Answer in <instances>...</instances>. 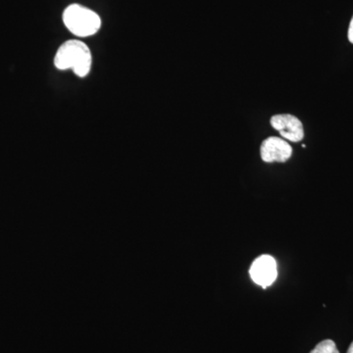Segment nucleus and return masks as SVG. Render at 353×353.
<instances>
[{"mask_svg":"<svg viewBox=\"0 0 353 353\" xmlns=\"http://www.w3.org/2000/svg\"><path fill=\"white\" fill-rule=\"evenodd\" d=\"M92 57L90 48L79 39L65 41L58 48L54 65L59 70H72L77 76L85 78L92 69Z\"/></svg>","mask_w":353,"mask_h":353,"instance_id":"f257e3e1","label":"nucleus"},{"mask_svg":"<svg viewBox=\"0 0 353 353\" xmlns=\"http://www.w3.org/2000/svg\"><path fill=\"white\" fill-rule=\"evenodd\" d=\"M63 22L67 29L79 38L94 36L101 27V17L80 4H71L65 9Z\"/></svg>","mask_w":353,"mask_h":353,"instance_id":"f03ea898","label":"nucleus"},{"mask_svg":"<svg viewBox=\"0 0 353 353\" xmlns=\"http://www.w3.org/2000/svg\"><path fill=\"white\" fill-rule=\"evenodd\" d=\"M250 277L255 284L263 289L273 284L277 279V263L270 255H261L250 266Z\"/></svg>","mask_w":353,"mask_h":353,"instance_id":"7ed1b4c3","label":"nucleus"},{"mask_svg":"<svg viewBox=\"0 0 353 353\" xmlns=\"http://www.w3.org/2000/svg\"><path fill=\"white\" fill-rule=\"evenodd\" d=\"M271 125L280 132L283 138L292 143L303 141L304 130L303 123L290 114H279L271 118Z\"/></svg>","mask_w":353,"mask_h":353,"instance_id":"20e7f679","label":"nucleus"},{"mask_svg":"<svg viewBox=\"0 0 353 353\" xmlns=\"http://www.w3.org/2000/svg\"><path fill=\"white\" fill-rule=\"evenodd\" d=\"M262 160L267 163L281 162L284 163L292 157V148L289 143L277 137L265 139L260 148Z\"/></svg>","mask_w":353,"mask_h":353,"instance_id":"39448f33","label":"nucleus"},{"mask_svg":"<svg viewBox=\"0 0 353 353\" xmlns=\"http://www.w3.org/2000/svg\"><path fill=\"white\" fill-rule=\"evenodd\" d=\"M310 353H340L336 348V343L332 340H325L316 345L314 350Z\"/></svg>","mask_w":353,"mask_h":353,"instance_id":"423d86ee","label":"nucleus"},{"mask_svg":"<svg viewBox=\"0 0 353 353\" xmlns=\"http://www.w3.org/2000/svg\"><path fill=\"white\" fill-rule=\"evenodd\" d=\"M348 39L350 43H353V17L350 21V29H348Z\"/></svg>","mask_w":353,"mask_h":353,"instance_id":"0eeeda50","label":"nucleus"},{"mask_svg":"<svg viewBox=\"0 0 353 353\" xmlns=\"http://www.w3.org/2000/svg\"><path fill=\"white\" fill-rule=\"evenodd\" d=\"M347 353H353V343L350 345V348H348Z\"/></svg>","mask_w":353,"mask_h":353,"instance_id":"6e6552de","label":"nucleus"}]
</instances>
